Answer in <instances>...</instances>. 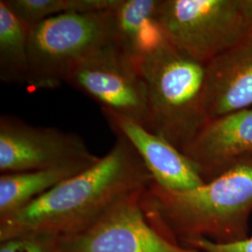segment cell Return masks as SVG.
<instances>
[{"label": "cell", "instance_id": "18", "mask_svg": "<svg viewBox=\"0 0 252 252\" xmlns=\"http://www.w3.org/2000/svg\"><path fill=\"white\" fill-rule=\"evenodd\" d=\"M240 5L244 17L252 32V0H240Z\"/></svg>", "mask_w": 252, "mask_h": 252}, {"label": "cell", "instance_id": "12", "mask_svg": "<svg viewBox=\"0 0 252 252\" xmlns=\"http://www.w3.org/2000/svg\"><path fill=\"white\" fill-rule=\"evenodd\" d=\"M162 0H119L112 12V41L135 63L170 44L160 19Z\"/></svg>", "mask_w": 252, "mask_h": 252}, {"label": "cell", "instance_id": "15", "mask_svg": "<svg viewBox=\"0 0 252 252\" xmlns=\"http://www.w3.org/2000/svg\"><path fill=\"white\" fill-rule=\"evenodd\" d=\"M14 15L31 27L46 19L68 12L112 9L119 0H4Z\"/></svg>", "mask_w": 252, "mask_h": 252}, {"label": "cell", "instance_id": "4", "mask_svg": "<svg viewBox=\"0 0 252 252\" xmlns=\"http://www.w3.org/2000/svg\"><path fill=\"white\" fill-rule=\"evenodd\" d=\"M111 40V9L63 13L29 27L27 87H59L91 54Z\"/></svg>", "mask_w": 252, "mask_h": 252}, {"label": "cell", "instance_id": "2", "mask_svg": "<svg viewBox=\"0 0 252 252\" xmlns=\"http://www.w3.org/2000/svg\"><path fill=\"white\" fill-rule=\"evenodd\" d=\"M150 222L172 243L195 239L232 244L249 238L252 213V160L188 190L164 189L153 181L140 197Z\"/></svg>", "mask_w": 252, "mask_h": 252}, {"label": "cell", "instance_id": "9", "mask_svg": "<svg viewBox=\"0 0 252 252\" xmlns=\"http://www.w3.org/2000/svg\"><path fill=\"white\" fill-rule=\"evenodd\" d=\"M183 154L205 182L252 160V107L207 122Z\"/></svg>", "mask_w": 252, "mask_h": 252}, {"label": "cell", "instance_id": "3", "mask_svg": "<svg viewBox=\"0 0 252 252\" xmlns=\"http://www.w3.org/2000/svg\"><path fill=\"white\" fill-rule=\"evenodd\" d=\"M138 67L147 87L150 131L183 153L207 123L206 64L168 44Z\"/></svg>", "mask_w": 252, "mask_h": 252}, {"label": "cell", "instance_id": "11", "mask_svg": "<svg viewBox=\"0 0 252 252\" xmlns=\"http://www.w3.org/2000/svg\"><path fill=\"white\" fill-rule=\"evenodd\" d=\"M252 107V32L206 64L207 122Z\"/></svg>", "mask_w": 252, "mask_h": 252}, {"label": "cell", "instance_id": "8", "mask_svg": "<svg viewBox=\"0 0 252 252\" xmlns=\"http://www.w3.org/2000/svg\"><path fill=\"white\" fill-rule=\"evenodd\" d=\"M94 156L76 133L32 126L11 115L0 117L1 174L45 169Z\"/></svg>", "mask_w": 252, "mask_h": 252}, {"label": "cell", "instance_id": "14", "mask_svg": "<svg viewBox=\"0 0 252 252\" xmlns=\"http://www.w3.org/2000/svg\"><path fill=\"white\" fill-rule=\"evenodd\" d=\"M29 27L0 0V80L5 83L27 84Z\"/></svg>", "mask_w": 252, "mask_h": 252}, {"label": "cell", "instance_id": "17", "mask_svg": "<svg viewBox=\"0 0 252 252\" xmlns=\"http://www.w3.org/2000/svg\"><path fill=\"white\" fill-rule=\"evenodd\" d=\"M187 248L204 252H252V237L232 244H217L206 238H200L190 241Z\"/></svg>", "mask_w": 252, "mask_h": 252}, {"label": "cell", "instance_id": "6", "mask_svg": "<svg viewBox=\"0 0 252 252\" xmlns=\"http://www.w3.org/2000/svg\"><path fill=\"white\" fill-rule=\"evenodd\" d=\"M65 83L101 109L128 118L150 131L147 87L138 64L112 40L85 59Z\"/></svg>", "mask_w": 252, "mask_h": 252}, {"label": "cell", "instance_id": "16", "mask_svg": "<svg viewBox=\"0 0 252 252\" xmlns=\"http://www.w3.org/2000/svg\"><path fill=\"white\" fill-rule=\"evenodd\" d=\"M0 252H60V238L46 234H24L1 241Z\"/></svg>", "mask_w": 252, "mask_h": 252}, {"label": "cell", "instance_id": "13", "mask_svg": "<svg viewBox=\"0 0 252 252\" xmlns=\"http://www.w3.org/2000/svg\"><path fill=\"white\" fill-rule=\"evenodd\" d=\"M100 157L81 159L34 171L1 174L0 217L18 210L64 180L89 168Z\"/></svg>", "mask_w": 252, "mask_h": 252}, {"label": "cell", "instance_id": "7", "mask_svg": "<svg viewBox=\"0 0 252 252\" xmlns=\"http://www.w3.org/2000/svg\"><path fill=\"white\" fill-rule=\"evenodd\" d=\"M143 190L118 202L87 230L60 238V252H204L172 243L154 228L141 206Z\"/></svg>", "mask_w": 252, "mask_h": 252}, {"label": "cell", "instance_id": "5", "mask_svg": "<svg viewBox=\"0 0 252 252\" xmlns=\"http://www.w3.org/2000/svg\"><path fill=\"white\" fill-rule=\"evenodd\" d=\"M160 19L169 43L205 64L251 33L240 0H162Z\"/></svg>", "mask_w": 252, "mask_h": 252}, {"label": "cell", "instance_id": "10", "mask_svg": "<svg viewBox=\"0 0 252 252\" xmlns=\"http://www.w3.org/2000/svg\"><path fill=\"white\" fill-rule=\"evenodd\" d=\"M115 135H122L133 146L156 184L170 190H188L206 182L189 159L160 135L128 118L101 109Z\"/></svg>", "mask_w": 252, "mask_h": 252}, {"label": "cell", "instance_id": "1", "mask_svg": "<svg viewBox=\"0 0 252 252\" xmlns=\"http://www.w3.org/2000/svg\"><path fill=\"white\" fill-rule=\"evenodd\" d=\"M89 168L6 216L0 241L24 234L63 238L94 225L118 202L143 190L153 177L133 146L122 135Z\"/></svg>", "mask_w": 252, "mask_h": 252}]
</instances>
